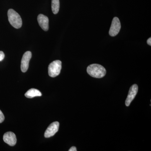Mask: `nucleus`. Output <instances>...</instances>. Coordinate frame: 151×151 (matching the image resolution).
Instances as JSON below:
<instances>
[{"label":"nucleus","mask_w":151,"mask_h":151,"mask_svg":"<svg viewBox=\"0 0 151 151\" xmlns=\"http://www.w3.org/2000/svg\"><path fill=\"white\" fill-rule=\"evenodd\" d=\"M86 70L90 76L96 78H103L106 73L105 68L98 64H92L89 65Z\"/></svg>","instance_id":"1"},{"label":"nucleus","mask_w":151,"mask_h":151,"mask_svg":"<svg viewBox=\"0 0 151 151\" xmlns=\"http://www.w3.org/2000/svg\"><path fill=\"white\" fill-rule=\"evenodd\" d=\"M8 17L10 24L16 29L21 27L22 22L20 16L15 11L10 9L8 12Z\"/></svg>","instance_id":"2"},{"label":"nucleus","mask_w":151,"mask_h":151,"mask_svg":"<svg viewBox=\"0 0 151 151\" xmlns=\"http://www.w3.org/2000/svg\"><path fill=\"white\" fill-rule=\"evenodd\" d=\"M62 68V63L56 60L51 63L48 68L49 75L51 77H55L59 75Z\"/></svg>","instance_id":"3"},{"label":"nucleus","mask_w":151,"mask_h":151,"mask_svg":"<svg viewBox=\"0 0 151 151\" xmlns=\"http://www.w3.org/2000/svg\"><path fill=\"white\" fill-rule=\"evenodd\" d=\"M121 28V24L119 19L115 17L112 20L109 34L110 36L114 37L119 34Z\"/></svg>","instance_id":"4"},{"label":"nucleus","mask_w":151,"mask_h":151,"mask_svg":"<svg viewBox=\"0 0 151 151\" xmlns=\"http://www.w3.org/2000/svg\"><path fill=\"white\" fill-rule=\"evenodd\" d=\"M59 128V122H55L52 123L47 127L45 132V138H50L54 136L58 132Z\"/></svg>","instance_id":"5"},{"label":"nucleus","mask_w":151,"mask_h":151,"mask_svg":"<svg viewBox=\"0 0 151 151\" xmlns=\"http://www.w3.org/2000/svg\"><path fill=\"white\" fill-rule=\"evenodd\" d=\"M32 58V53L30 51H28L25 52L23 55L21 60V69L22 72H26L28 69L29 62Z\"/></svg>","instance_id":"6"},{"label":"nucleus","mask_w":151,"mask_h":151,"mask_svg":"<svg viewBox=\"0 0 151 151\" xmlns=\"http://www.w3.org/2000/svg\"><path fill=\"white\" fill-rule=\"evenodd\" d=\"M138 91V86L137 84H134L130 87L129 90V94H128L126 101H125V105L127 107L129 106L132 101L134 99Z\"/></svg>","instance_id":"7"},{"label":"nucleus","mask_w":151,"mask_h":151,"mask_svg":"<svg viewBox=\"0 0 151 151\" xmlns=\"http://www.w3.org/2000/svg\"><path fill=\"white\" fill-rule=\"evenodd\" d=\"M3 140L5 142L10 146H14L16 144V136L12 132H6L3 136Z\"/></svg>","instance_id":"8"},{"label":"nucleus","mask_w":151,"mask_h":151,"mask_svg":"<svg viewBox=\"0 0 151 151\" xmlns=\"http://www.w3.org/2000/svg\"><path fill=\"white\" fill-rule=\"evenodd\" d=\"M37 21L41 28L45 31L49 29V19L46 16L40 14L37 17Z\"/></svg>","instance_id":"9"},{"label":"nucleus","mask_w":151,"mask_h":151,"mask_svg":"<svg viewBox=\"0 0 151 151\" xmlns=\"http://www.w3.org/2000/svg\"><path fill=\"white\" fill-rule=\"evenodd\" d=\"M26 97L28 98H32L35 97H40L42 96L41 92L35 89H29L25 94Z\"/></svg>","instance_id":"10"},{"label":"nucleus","mask_w":151,"mask_h":151,"mask_svg":"<svg viewBox=\"0 0 151 151\" xmlns=\"http://www.w3.org/2000/svg\"><path fill=\"white\" fill-rule=\"evenodd\" d=\"M52 10L55 14L58 13L60 9L59 0H52Z\"/></svg>","instance_id":"11"},{"label":"nucleus","mask_w":151,"mask_h":151,"mask_svg":"<svg viewBox=\"0 0 151 151\" xmlns=\"http://www.w3.org/2000/svg\"><path fill=\"white\" fill-rule=\"evenodd\" d=\"M5 117L2 111L0 110V124L2 123L4 120Z\"/></svg>","instance_id":"12"},{"label":"nucleus","mask_w":151,"mask_h":151,"mask_svg":"<svg viewBox=\"0 0 151 151\" xmlns=\"http://www.w3.org/2000/svg\"><path fill=\"white\" fill-rule=\"evenodd\" d=\"M5 57V55L3 51H0V61H1L4 60Z\"/></svg>","instance_id":"13"},{"label":"nucleus","mask_w":151,"mask_h":151,"mask_svg":"<svg viewBox=\"0 0 151 151\" xmlns=\"http://www.w3.org/2000/svg\"><path fill=\"white\" fill-rule=\"evenodd\" d=\"M69 151H77V150H76V147H72L69 150H68Z\"/></svg>","instance_id":"14"},{"label":"nucleus","mask_w":151,"mask_h":151,"mask_svg":"<svg viewBox=\"0 0 151 151\" xmlns=\"http://www.w3.org/2000/svg\"><path fill=\"white\" fill-rule=\"evenodd\" d=\"M147 43L149 45L151 46V38H149L147 40Z\"/></svg>","instance_id":"15"}]
</instances>
